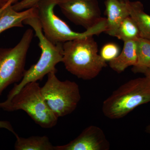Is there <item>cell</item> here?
Instances as JSON below:
<instances>
[{"label": "cell", "instance_id": "4", "mask_svg": "<svg viewBox=\"0 0 150 150\" xmlns=\"http://www.w3.org/2000/svg\"><path fill=\"white\" fill-rule=\"evenodd\" d=\"M0 108L8 112L23 110L44 129L53 128L58 121V118L46 104L37 81L27 83L11 99L0 102Z\"/></svg>", "mask_w": 150, "mask_h": 150}, {"label": "cell", "instance_id": "20", "mask_svg": "<svg viewBox=\"0 0 150 150\" xmlns=\"http://www.w3.org/2000/svg\"><path fill=\"white\" fill-rule=\"evenodd\" d=\"M18 0H0V9L10 5H13Z\"/></svg>", "mask_w": 150, "mask_h": 150}, {"label": "cell", "instance_id": "18", "mask_svg": "<svg viewBox=\"0 0 150 150\" xmlns=\"http://www.w3.org/2000/svg\"><path fill=\"white\" fill-rule=\"evenodd\" d=\"M40 0H21L12 5L13 8L16 11L25 10L36 6Z\"/></svg>", "mask_w": 150, "mask_h": 150}, {"label": "cell", "instance_id": "10", "mask_svg": "<svg viewBox=\"0 0 150 150\" xmlns=\"http://www.w3.org/2000/svg\"><path fill=\"white\" fill-rule=\"evenodd\" d=\"M105 4L106 15V30L105 32L114 37L121 23L130 16L127 2L119 0H106Z\"/></svg>", "mask_w": 150, "mask_h": 150}, {"label": "cell", "instance_id": "12", "mask_svg": "<svg viewBox=\"0 0 150 150\" xmlns=\"http://www.w3.org/2000/svg\"><path fill=\"white\" fill-rule=\"evenodd\" d=\"M137 61V40H128L124 41L123 50L116 58L109 62V65L112 69L121 73L128 67L135 66Z\"/></svg>", "mask_w": 150, "mask_h": 150}, {"label": "cell", "instance_id": "1", "mask_svg": "<svg viewBox=\"0 0 150 150\" xmlns=\"http://www.w3.org/2000/svg\"><path fill=\"white\" fill-rule=\"evenodd\" d=\"M62 46V63L68 71L79 79H94L107 66L98 54V46L93 35L69 40Z\"/></svg>", "mask_w": 150, "mask_h": 150}, {"label": "cell", "instance_id": "17", "mask_svg": "<svg viewBox=\"0 0 150 150\" xmlns=\"http://www.w3.org/2000/svg\"><path fill=\"white\" fill-rule=\"evenodd\" d=\"M120 53V48L117 44L108 43L103 46L100 55L105 62H110L116 58Z\"/></svg>", "mask_w": 150, "mask_h": 150}, {"label": "cell", "instance_id": "9", "mask_svg": "<svg viewBox=\"0 0 150 150\" xmlns=\"http://www.w3.org/2000/svg\"><path fill=\"white\" fill-rule=\"evenodd\" d=\"M110 146L102 129L92 125L67 144L55 146V150H108Z\"/></svg>", "mask_w": 150, "mask_h": 150}, {"label": "cell", "instance_id": "2", "mask_svg": "<svg viewBox=\"0 0 150 150\" xmlns=\"http://www.w3.org/2000/svg\"><path fill=\"white\" fill-rule=\"evenodd\" d=\"M23 24L29 25L33 30L39 40L41 55L35 64L25 70L23 77L18 84H15L8 95L10 100L27 83L41 80L52 71H56V67L63 59V43L54 44L46 38L38 16H32L23 21Z\"/></svg>", "mask_w": 150, "mask_h": 150}, {"label": "cell", "instance_id": "5", "mask_svg": "<svg viewBox=\"0 0 150 150\" xmlns=\"http://www.w3.org/2000/svg\"><path fill=\"white\" fill-rule=\"evenodd\" d=\"M59 0H40L37 4L38 18L46 38L54 44L63 43L77 38L99 35L106 30V18H103L93 27L82 33L72 30L68 24L55 14L54 8Z\"/></svg>", "mask_w": 150, "mask_h": 150}, {"label": "cell", "instance_id": "19", "mask_svg": "<svg viewBox=\"0 0 150 150\" xmlns=\"http://www.w3.org/2000/svg\"><path fill=\"white\" fill-rule=\"evenodd\" d=\"M0 129H7L15 135L17 134L10 122L8 121H0Z\"/></svg>", "mask_w": 150, "mask_h": 150}, {"label": "cell", "instance_id": "22", "mask_svg": "<svg viewBox=\"0 0 150 150\" xmlns=\"http://www.w3.org/2000/svg\"><path fill=\"white\" fill-rule=\"evenodd\" d=\"M146 132L148 134H150V124L147 126L146 129Z\"/></svg>", "mask_w": 150, "mask_h": 150}, {"label": "cell", "instance_id": "16", "mask_svg": "<svg viewBox=\"0 0 150 150\" xmlns=\"http://www.w3.org/2000/svg\"><path fill=\"white\" fill-rule=\"evenodd\" d=\"M124 41L137 40L141 37L139 28L130 16L123 19L118 27L115 36Z\"/></svg>", "mask_w": 150, "mask_h": 150}, {"label": "cell", "instance_id": "13", "mask_svg": "<svg viewBox=\"0 0 150 150\" xmlns=\"http://www.w3.org/2000/svg\"><path fill=\"white\" fill-rule=\"evenodd\" d=\"M129 14L139 28L140 36L150 40V15L146 13L143 4L139 1L127 2Z\"/></svg>", "mask_w": 150, "mask_h": 150}, {"label": "cell", "instance_id": "7", "mask_svg": "<svg viewBox=\"0 0 150 150\" xmlns=\"http://www.w3.org/2000/svg\"><path fill=\"white\" fill-rule=\"evenodd\" d=\"M34 31L28 28L11 48H0V96L9 86L20 81L25 72L26 57Z\"/></svg>", "mask_w": 150, "mask_h": 150}, {"label": "cell", "instance_id": "15", "mask_svg": "<svg viewBox=\"0 0 150 150\" xmlns=\"http://www.w3.org/2000/svg\"><path fill=\"white\" fill-rule=\"evenodd\" d=\"M137 61L133 67L135 73H144L150 69V40L140 37L137 40Z\"/></svg>", "mask_w": 150, "mask_h": 150}, {"label": "cell", "instance_id": "14", "mask_svg": "<svg viewBox=\"0 0 150 150\" xmlns=\"http://www.w3.org/2000/svg\"><path fill=\"white\" fill-rule=\"evenodd\" d=\"M16 142L14 145L16 150H55L48 137L44 136H32L28 138L15 135Z\"/></svg>", "mask_w": 150, "mask_h": 150}, {"label": "cell", "instance_id": "21", "mask_svg": "<svg viewBox=\"0 0 150 150\" xmlns=\"http://www.w3.org/2000/svg\"><path fill=\"white\" fill-rule=\"evenodd\" d=\"M143 74H144L145 76L150 81V69L146 70Z\"/></svg>", "mask_w": 150, "mask_h": 150}, {"label": "cell", "instance_id": "8", "mask_svg": "<svg viewBox=\"0 0 150 150\" xmlns=\"http://www.w3.org/2000/svg\"><path fill=\"white\" fill-rule=\"evenodd\" d=\"M57 6L69 20L86 30L103 18L97 0H59Z\"/></svg>", "mask_w": 150, "mask_h": 150}, {"label": "cell", "instance_id": "23", "mask_svg": "<svg viewBox=\"0 0 150 150\" xmlns=\"http://www.w3.org/2000/svg\"><path fill=\"white\" fill-rule=\"evenodd\" d=\"M7 6H6L4 8L0 9V17L4 13V11L5 10L6 7Z\"/></svg>", "mask_w": 150, "mask_h": 150}, {"label": "cell", "instance_id": "3", "mask_svg": "<svg viewBox=\"0 0 150 150\" xmlns=\"http://www.w3.org/2000/svg\"><path fill=\"white\" fill-rule=\"evenodd\" d=\"M149 102L150 81L146 76L136 78L120 86L103 101L102 112L109 119H119Z\"/></svg>", "mask_w": 150, "mask_h": 150}, {"label": "cell", "instance_id": "6", "mask_svg": "<svg viewBox=\"0 0 150 150\" xmlns=\"http://www.w3.org/2000/svg\"><path fill=\"white\" fill-rule=\"evenodd\" d=\"M56 72L57 71H52L47 75V80L41 87V91L46 104L59 118L74 111L81 96L77 83L71 81L60 80Z\"/></svg>", "mask_w": 150, "mask_h": 150}, {"label": "cell", "instance_id": "11", "mask_svg": "<svg viewBox=\"0 0 150 150\" xmlns=\"http://www.w3.org/2000/svg\"><path fill=\"white\" fill-rule=\"evenodd\" d=\"M35 16H38L36 6L22 11L15 10L12 5L7 6L2 15L0 17V34L13 28L23 27L24 20Z\"/></svg>", "mask_w": 150, "mask_h": 150}, {"label": "cell", "instance_id": "24", "mask_svg": "<svg viewBox=\"0 0 150 150\" xmlns=\"http://www.w3.org/2000/svg\"><path fill=\"white\" fill-rule=\"evenodd\" d=\"M119 1H121L123 2L127 3L130 0H119Z\"/></svg>", "mask_w": 150, "mask_h": 150}]
</instances>
